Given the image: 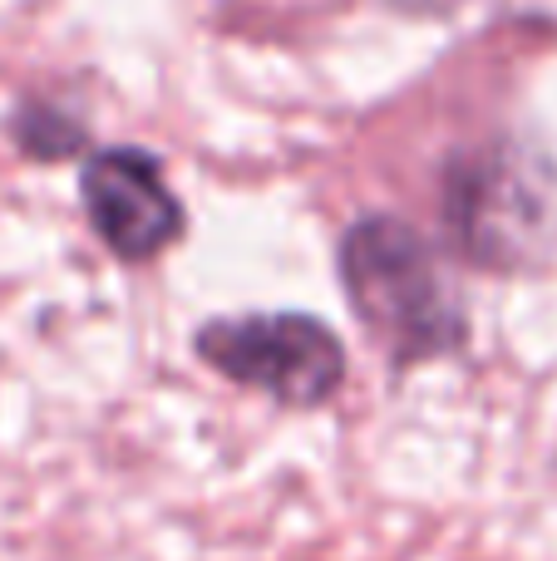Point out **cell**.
I'll use <instances>...</instances> for the list:
<instances>
[{
    "label": "cell",
    "instance_id": "1",
    "mask_svg": "<svg viewBox=\"0 0 557 561\" xmlns=\"http://www.w3.org/2000/svg\"><path fill=\"white\" fill-rule=\"evenodd\" d=\"M341 286L395 369L454 355L469 340L464 300L440 272L434 247L390 213L361 217L341 237Z\"/></svg>",
    "mask_w": 557,
    "mask_h": 561
},
{
    "label": "cell",
    "instance_id": "2",
    "mask_svg": "<svg viewBox=\"0 0 557 561\" xmlns=\"http://www.w3.org/2000/svg\"><path fill=\"white\" fill-rule=\"evenodd\" d=\"M193 350L232 385L276 399L286 409H316L341 389L345 345L326 320L302 310H257L197 325Z\"/></svg>",
    "mask_w": 557,
    "mask_h": 561
},
{
    "label": "cell",
    "instance_id": "3",
    "mask_svg": "<svg viewBox=\"0 0 557 561\" xmlns=\"http://www.w3.org/2000/svg\"><path fill=\"white\" fill-rule=\"evenodd\" d=\"M79 197L118 262H154L183 237V203L144 148H99L79 173Z\"/></svg>",
    "mask_w": 557,
    "mask_h": 561
},
{
    "label": "cell",
    "instance_id": "4",
    "mask_svg": "<svg viewBox=\"0 0 557 561\" xmlns=\"http://www.w3.org/2000/svg\"><path fill=\"white\" fill-rule=\"evenodd\" d=\"M444 217L469 262L513 266L543 217V197L509 148H484L450 163Z\"/></svg>",
    "mask_w": 557,
    "mask_h": 561
},
{
    "label": "cell",
    "instance_id": "5",
    "mask_svg": "<svg viewBox=\"0 0 557 561\" xmlns=\"http://www.w3.org/2000/svg\"><path fill=\"white\" fill-rule=\"evenodd\" d=\"M10 134H15L20 153L35 158V163H65V158L84 153V144H89V128L49 104H20Z\"/></svg>",
    "mask_w": 557,
    "mask_h": 561
}]
</instances>
